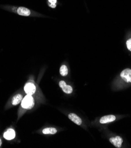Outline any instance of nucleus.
Masks as SVG:
<instances>
[{
	"instance_id": "f257e3e1",
	"label": "nucleus",
	"mask_w": 131,
	"mask_h": 148,
	"mask_svg": "<svg viewBox=\"0 0 131 148\" xmlns=\"http://www.w3.org/2000/svg\"><path fill=\"white\" fill-rule=\"evenodd\" d=\"M34 105V100L33 97L31 96L27 95L24 99L22 100L21 106L24 109H30L32 108Z\"/></svg>"
},
{
	"instance_id": "f03ea898",
	"label": "nucleus",
	"mask_w": 131,
	"mask_h": 148,
	"mask_svg": "<svg viewBox=\"0 0 131 148\" xmlns=\"http://www.w3.org/2000/svg\"><path fill=\"white\" fill-rule=\"evenodd\" d=\"M36 90V86L32 83H27L24 86V92L27 95H33Z\"/></svg>"
},
{
	"instance_id": "7ed1b4c3",
	"label": "nucleus",
	"mask_w": 131,
	"mask_h": 148,
	"mask_svg": "<svg viewBox=\"0 0 131 148\" xmlns=\"http://www.w3.org/2000/svg\"><path fill=\"white\" fill-rule=\"evenodd\" d=\"M121 77L127 83H131V69H126L121 73Z\"/></svg>"
},
{
	"instance_id": "20e7f679",
	"label": "nucleus",
	"mask_w": 131,
	"mask_h": 148,
	"mask_svg": "<svg viewBox=\"0 0 131 148\" xmlns=\"http://www.w3.org/2000/svg\"><path fill=\"white\" fill-rule=\"evenodd\" d=\"M110 142L113 144L116 147L120 148L122 145L123 143V139L120 136H116V137H112L110 138L109 139Z\"/></svg>"
},
{
	"instance_id": "39448f33",
	"label": "nucleus",
	"mask_w": 131,
	"mask_h": 148,
	"mask_svg": "<svg viewBox=\"0 0 131 148\" xmlns=\"http://www.w3.org/2000/svg\"><path fill=\"white\" fill-rule=\"evenodd\" d=\"M116 119V117L114 115H107L102 117L100 119V123L101 124H106L115 121Z\"/></svg>"
},
{
	"instance_id": "423d86ee",
	"label": "nucleus",
	"mask_w": 131,
	"mask_h": 148,
	"mask_svg": "<svg viewBox=\"0 0 131 148\" xmlns=\"http://www.w3.org/2000/svg\"><path fill=\"white\" fill-rule=\"evenodd\" d=\"M69 119L71 120L73 122H74L78 125H81L82 123V121L78 115L75 113H70L69 114Z\"/></svg>"
},
{
	"instance_id": "0eeeda50",
	"label": "nucleus",
	"mask_w": 131,
	"mask_h": 148,
	"mask_svg": "<svg viewBox=\"0 0 131 148\" xmlns=\"http://www.w3.org/2000/svg\"><path fill=\"white\" fill-rule=\"evenodd\" d=\"M16 136V132L14 129H9L6 132L4 133V138L7 140H12Z\"/></svg>"
},
{
	"instance_id": "6e6552de",
	"label": "nucleus",
	"mask_w": 131,
	"mask_h": 148,
	"mask_svg": "<svg viewBox=\"0 0 131 148\" xmlns=\"http://www.w3.org/2000/svg\"><path fill=\"white\" fill-rule=\"evenodd\" d=\"M17 13L19 15H20V16H29L30 15L31 12L30 10L28 8L21 7L17 9Z\"/></svg>"
},
{
	"instance_id": "1a4fd4ad",
	"label": "nucleus",
	"mask_w": 131,
	"mask_h": 148,
	"mask_svg": "<svg viewBox=\"0 0 131 148\" xmlns=\"http://www.w3.org/2000/svg\"><path fill=\"white\" fill-rule=\"evenodd\" d=\"M23 100V96L20 94H18L14 96V97L12 99V105H17L22 101Z\"/></svg>"
},
{
	"instance_id": "9d476101",
	"label": "nucleus",
	"mask_w": 131,
	"mask_h": 148,
	"mask_svg": "<svg viewBox=\"0 0 131 148\" xmlns=\"http://www.w3.org/2000/svg\"><path fill=\"white\" fill-rule=\"evenodd\" d=\"M57 132V129L54 127H47V128L44 129L42 132L43 134H45V135H48V134L54 135L56 134Z\"/></svg>"
},
{
	"instance_id": "9b49d317",
	"label": "nucleus",
	"mask_w": 131,
	"mask_h": 148,
	"mask_svg": "<svg viewBox=\"0 0 131 148\" xmlns=\"http://www.w3.org/2000/svg\"><path fill=\"white\" fill-rule=\"evenodd\" d=\"M63 91L67 94H71L73 92V88L70 85H65L62 88Z\"/></svg>"
},
{
	"instance_id": "f8f14e48",
	"label": "nucleus",
	"mask_w": 131,
	"mask_h": 148,
	"mask_svg": "<svg viewBox=\"0 0 131 148\" xmlns=\"http://www.w3.org/2000/svg\"><path fill=\"white\" fill-rule=\"evenodd\" d=\"M60 73L62 76H66L68 74V69L66 66L63 65L60 67Z\"/></svg>"
},
{
	"instance_id": "ddd939ff",
	"label": "nucleus",
	"mask_w": 131,
	"mask_h": 148,
	"mask_svg": "<svg viewBox=\"0 0 131 148\" xmlns=\"http://www.w3.org/2000/svg\"><path fill=\"white\" fill-rule=\"evenodd\" d=\"M126 46L128 49L131 51V38H129L126 41Z\"/></svg>"
},
{
	"instance_id": "4468645a",
	"label": "nucleus",
	"mask_w": 131,
	"mask_h": 148,
	"mask_svg": "<svg viewBox=\"0 0 131 148\" xmlns=\"http://www.w3.org/2000/svg\"><path fill=\"white\" fill-rule=\"evenodd\" d=\"M67 84L66 83V82H64V81H63V80H62V81H60V82H59V86L60 87V88H62L63 87H64L65 85H66Z\"/></svg>"
},
{
	"instance_id": "2eb2a0df",
	"label": "nucleus",
	"mask_w": 131,
	"mask_h": 148,
	"mask_svg": "<svg viewBox=\"0 0 131 148\" xmlns=\"http://www.w3.org/2000/svg\"><path fill=\"white\" fill-rule=\"evenodd\" d=\"M49 2L50 4H56L57 0H49Z\"/></svg>"
},
{
	"instance_id": "dca6fc26",
	"label": "nucleus",
	"mask_w": 131,
	"mask_h": 148,
	"mask_svg": "<svg viewBox=\"0 0 131 148\" xmlns=\"http://www.w3.org/2000/svg\"><path fill=\"white\" fill-rule=\"evenodd\" d=\"M49 6L51 8H55L56 7V4H49Z\"/></svg>"
},
{
	"instance_id": "f3484780",
	"label": "nucleus",
	"mask_w": 131,
	"mask_h": 148,
	"mask_svg": "<svg viewBox=\"0 0 131 148\" xmlns=\"http://www.w3.org/2000/svg\"><path fill=\"white\" fill-rule=\"evenodd\" d=\"M1 144H2V140H1V139H0V146H1Z\"/></svg>"
}]
</instances>
